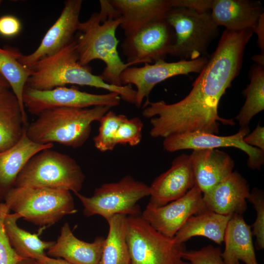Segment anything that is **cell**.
Listing matches in <instances>:
<instances>
[{"label":"cell","instance_id":"obj_1","mask_svg":"<svg viewBox=\"0 0 264 264\" xmlns=\"http://www.w3.org/2000/svg\"><path fill=\"white\" fill-rule=\"evenodd\" d=\"M254 32L225 29L216 50L182 100L173 104L146 100L142 114L150 118V135L201 132L218 134L220 124H235L233 119L220 116V100L241 71L245 47Z\"/></svg>","mask_w":264,"mask_h":264},{"label":"cell","instance_id":"obj_2","mask_svg":"<svg viewBox=\"0 0 264 264\" xmlns=\"http://www.w3.org/2000/svg\"><path fill=\"white\" fill-rule=\"evenodd\" d=\"M100 11L80 22L75 37L79 63L88 66L94 60L102 61L106 66L100 77L110 85L123 86L120 75L131 65L121 59L117 51V28L122 18L109 0H99Z\"/></svg>","mask_w":264,"mask_h":264},{"label":"cell","instance_id":"obj_3","mask_svg":"<svg viewBox=\"0 0 264 264\" xmlns=\"http://www.w3.org/2000/svg\"><path fill=\"white\" fill-rule=\"evenodd\" d=\"M32 74L26 86L38 90H49L67 84L87 86L118 93L121 99L134 104L136 90L132 85L117 87L104 82L91 69L79 63L76 41L58 52L37 62L31 68Z\"/></svg>","mask_w":264,"mask_h":264},{"label":"cell","instance_id":"obj_4","mask_svg":"<svg viewBox=\"0 0 264 264\" xmlns=\"http://www.w3.org/2000/svg\"><path fill=\"white\" fill-rule=\"evenodd\" d=\"M111 108L97 106L87 108H59L43 111L27 125L26 132L33 141L57 142L73 148L82 146L89 138L91 124L99 121Z\"/></svg>","mask_w":264,"mask_h":264},{"label":"cell","instance_id":"obj_5","mask_svg":"<svg viewBox=\"0 0 264 264\" xmlns=\"http://www.w3.org/2000/svg\"><path fill=\"white\" fill-rule=\"evenodd\" d=\"M3 198L10 210L44 228L77 211L70 192L66 190L13 187Z\"/></svg>","mask_w":264,"mask_h":264},{"label":"cell","instance_id":"obj_6","mask_svg":"<svg viewBox=\"0 0 264 264\" xmlns=\"http://www.w3.org/2000/svg\"><path fill=\"white\" fill-rule=\"evenodd\" d=\"M85 176L67 154L51 149L32 156L18 175L14 187H38L79 192Z\"/></svg>","mask_w":264,"mask_h":264},{"label":"cell","instance_id":"obj_7","mask_svg":"<svg viewBox=\"0 0 264 264\" xmlns=\"http://www.w3.org/2000/svg\"><path fill=\"white\" fill-rule=\"evenodd\" d=\"M165 19L174 30L175 41L170 55L180 60L206 57L211 43L217 37L219 26L210 10L199 12L185 8H173Z\"/></svg>","mask_w":264,"mask_h":264},{"label":"cell","instance_id":"obj_8","mask_svg":"<svg viewBox=\"0 0 264 264\" xmlns=\"http://www.w3.org/2000/svg\"><path fill=\"white\" fill-rule=\"evenodd\" d=\"M126 239L130 264H190L182 258L184 243L162 235L141 216H127Z\"/></svg>","mask_w":264,"mask_h":264},{"label":"cell","instance_id":"obj_9","mask_svg":"<svg viewBox=\"0 0 264 264\" xmlns=\"http://www.w3.org/2000/svg\"><path fill=\"white\" fill-rule=\"evenodd\" d=\"M74 194L84 206L85 216L100 215L108 220L116 214L141 216L140 208L137 203L150 195V187L127 175L117 182L102 184L94 190L90 197L79 192Z\"/></svg>","mask_w":264,"mask_h":264},{"label":"cell","instance_id":"obj_10","mask_svg":"<svg viewBox=\"0 0 264 264\" xmlns=\"http://www.w3.org/2000/svg\"><path fill=\"white\" fill-rule=\"evenodd\" d=\"M120 95L114 92L96 94L66 87L49 90H38L25 86L23 93L24 107L38 116L44 111L59 108H87L97 106L111 108L118 106Z\"/></svg>","mask_w":264,"mask_h":264},{"label":"cell","instance_id":"obj_11","mask_svg":"<svg viewBox=\"0 0 264 264\" xmlns=\"http://www.w3.org/2000/svg\"><path fill=\"white\" fill-rule=\"evenodd\" d=\"M175 41L173 29L165 18L153 22L123 40L121 47L131 66L164 60Z\"/></svg>","mask_w":264,"mask_h":264},{"label":"cell","instance_id":"obj_12","mask_svg":"<svg viewBox=\"0 0 264 264\" xmlns=\"http://www.w3.org/2000/svg\"><path fill=\"white\" fill-rule=\"evenodd\" d=\"M208 61L207 57H201L191 60H180L168 63L158 61L153 64H145L141 67H129L120 75L123 86L133 85L136 88L135 105L140 108L145 98L149 95L158 83L179 75L199 73Z\"/></svg>","mask_w":264,"mask_h":264},{"label":"cell","instance_id":"obj_13","mask_svg":"<svg viewBox=\"0 0 264 264\" xmlns=\"http://www.w3.org/2000/svg\"><path fill=\"white\" fill-rule=\"evenodd\" d=\"M249 132L248 127L241 128L238 132L228 136H220L201 132L176 133L164 138L163 147L168 152L191 149H217L233 147L242 150L248 155L247 165L259 169L264 163V151L246 144L243 138Z\"/></svg>","mask_w":264,"mask_h":264},{"label":"cell","instance_id":"obj_14","mask_svg":"<svg viewBox=\"0 0 264 264\" xmlns=\"http://www.w3.org/2000/svg\"><path fill=\"white\" fill-rule=\"evenodd\" d=\"M205 210L202 193L195 185L183 196L165 205H147L141 217L156 231L172 238L189 217Z\"/></svg>","mask_w":264,"mask_h":264},{"label":"cell","instance_id":"obj_15","mask_svg":"<svg viewBox=\"0 0 264 264\" xmlns=\"http://www.w3.org/2000/svg\"><path fill=\"white\" fill-rule=\"evenodd\" d=\"M83 1L67 0L57 20L49 28L36 49L28 55L22 54L20 62L31 68L40 59L60 51L75 40L80 22Z\"/></svg>","mask_w":264,"mask_h":264},{"label":"cell","instance_id":"obj_16","mask_svg":"<svg viewBox=\"0 0 264 264\" xmlns=\"http://www.w3.org/2000/svg\"><path fill=\"white\" fill-rule=\"evenodd\" d=\"M195 185L190 155L182 154L172 161L170 168L160 174L150 187L153 207H161L185 195Z\"/></svg>","mask_w":264,"mask_h":264},{"label":"cell","instance_id":"obj_17","mask_svg":"<svg viewBox=\"0 0 264 264\" xmlns=\"http://www.w3.org/2000/svg\"><path fill=\"white\" fill-rule=\"evenodd\" d=\"M246 180L237 172L207 192L202 194L205 209L222 215H242L250 195Z\"/></svg>","mask_w":264,"mask_h":264},{"label":"cell","instance_id":"obj_18","mask_svg":"<svg viewBox=\"0 0 264 264\" xmlns=\"http://www.w3.org/2000/svg\"><path fill=\"white\" fill-rule=\"evenodd\" d=\"M190 155L195 185L202 194L212 189L233 172V159L218 149L193 150Z\"/></svg>","mask_w":264,"mask_h":264},{"label":"cell","instance_id":"obj_19","mask_svg":"<svg viewBox=\"0 0 264 264\" xmlns=\"http://www.w3.org/2000/svg\"><path fill=\"white\" fill-rule=\"evenodd\" d=\"M120 13V26L125 37L147 24L166 17L172 8L171 0H109Z\"/></svg>","mask_w":264,"mask_h":264},{"label":"cell","instance_id":"obj_20","mask_svg":"<svg viewBox=\"0 0 264 264\" xmlns=\"http://www.w3.org/2000/svg\"><path fill=\"white\" fill-rule=\"evenodd\" d=\"M105 239L99 236L92 242L81 241L74 236L66 222L47 254L53 258H62L73 264H100Z\"/></svg>","mask_w":264,"mask_h":264},{"label":"cell","instance_id":"obj_21","mask_svg":"<svg viewBox=\"0 0 264 264\" xmlns=\"http://www.w3.org/2000/svg\"><path fill=\"white\" fill-rule=\"evenodd\" d=\"M211 15L215 23L226 29L254 30L264 13L259 1L249 0H213Z\"/></svg>","mask_w":264,"mask_h":264},{"label":"cell","instance_id":"obj_22","mask_svg":"<svg viewBox=\"0 0 264 264\" xmlns=\"http://www.w3.org/2000/svg\"><path fill=\"white\" fill-rule=\"evenodd\" d=\"M26 128L15 145L0 151V196L2 197L14 187L18 175L32 156L53 147L52 143L41 144L31 140L26 134Z\"/></svg>","mask_w":264,"mask_h":264},{"label":"cell","instance_id":"obj_23","mask_svg":"<svg viewBox=\"0 0 264 264\" xmlns=\"http://www.w3.org/2000/svg\"><path fill=\"white\" fill-rule=\"evenodd\" d=\"M251 226L245 221L242 215H232L225 229V249L222 258L225 264H258L252 241Z\"/></svg>","mask_w":264,"mask_h":264},{"label":"cell","instance_id":"obj_24","mask_svg":"<svg viewBox=\"0 0 264 264\" xmlns=\"http://www.w3.org/2000/svg\"><path fill=\"white\" fill-rule=\"evenodd\" d=\"M231 216L204 210L189 217L173 239L178 243H184L193 237L203 236L220 244Z\"/></svg>","mask_w":264,"mask_h":264},{"label":"cell","instance_id":"obj_25","mask_svg":"<svg viewBox=\"0 0 264 264\" xmlns=\"http://www.w3.org/2000/svg\"><path fill=\"white\" fill-rule=\"evenodd\" d=\"M18 101L10 89L0 94V151L15 145L27 126Z\"/></svg>","mask_w":264,"mask_h":264},{"label":"cell","instance_id":"obj_26","mask_svg":"<svg viewBox=\"0 0 264 264\" xmlns=\"http://www.w3.org/2000/svg\"><path fill=\"white\" fill-rule=\"evenodd\" d=\"M17 213H8L5 216L4 227L9 242L16 253L22 259L38 261L46 256L45 251L55 241L41 240L38 234H31L21 228L17 223L21 219Z\"/></svg>","mask_w":264,"mask_h":264},{"label":"cell","instance_id":"obj_27","mask_svg":"<svg viewBox=\"0 0 264 264\" xmlns=\"http://www.w3.org/2000/svg\"><path fill=\"white\" fill-rule=\"evenodd\" d=\"M22 53L10 46L0 47V73L9 83L20 104L23 117L27 123V117L23 103V93L32 69L20 61Z\"/></svg>","mask_w":264,"mask_h":264},{"label":"cell","instance_id":"obj_28","mask_svg":"<svg viewBox=\"0 0 264 264\" xmlns=\"http://www.w3.org/2000/svg\"><path fill=\"white\" fill-rule=\"evenodd\" d=\"M107 221L109 226L100 264H130L127 242V216L116 214Z\"/></svg>","mask_w":264,"mask_h":264},{"label":"cell","instance_id":"obj_29","mask_svg":"<svg viewBox=\"0 0 264 264\" xmlns=\"http://www.w3.org/2000/svg\"><path fill=\"white\" fill-rule=\"evenodd\" d=\"M245 100L236 119L241 128L248 127L252 118L264 109V67L256 65L250 75V83L242 91Z\"/></svg>","mask_w":264,"mask_h":264},{"label":"cell","instance_id":"obj_30","mask_svg":"<svg viewBox=\"0 0 264 264\" xmlns=\"http://www.w3.org/2000/svg\"><path fill=\"white\" fill-rule=\"evenodd\" d=\"M126 116L109 110L99 121L98 133L93 138L95 147L101 152L112 151L117 145L116 134L120 124Z\"/></svg>","mask_w":264,"mask_h":264},{"label":"cell","instance_id":"obj_31","mask_svg":"<svg viewBox=\"0 0 264 264\" xmlns=\"http://www.w3.org/2000/svg\"><path fill=\"white\" fill-rule=\"evenodd\" d=\"M143 123L138 117L128 118L126 116L118 128L116 144L134 146L139 144L142 138Z\"/></svg>","mask_w":264,"mask_h":264},{"label":"cell","instance_id":"obj_32","mask_svg":"<svg viewBox=\"0 0 264 264\" xmlns=\"http://www.w3.org/2000/svg\"><path fill=\"white\" fill-rule=\"evenodd\" d=\"M256 211V219L253 224L252 235L256 237V247L258 250L264 248V192L257 188L250 193L247 198Z\"/></svg>","mask_w":264,"mask_h":264},{"label":"cell","instance_id":"obj_33","mask_svg":"<svg viewBox=\"0 0 264 264\" xmlns=\"http://www.w3.org/2000/svg\"><path fill=\"white\" fill-rule=\"evenodd\" d=\"M10 210L5 202H0V264H17L22 259L11 245L4 227L6 215Z\"/></svg>","mask_w":264,"mask_h":264},{"label":"cell","instance_id":"obj_34","mask_svg":"<svg viewBox=\"0 0 264 264\" xmlns=\"http://www.w3.org/2000/svg\"><path fill=\"white\" fill-rule=\"evenodd\" d=\"M220 247L208 245L197 250H186L182 258L191 264H225Z\"/></svg>","mask_w":264,"mask_h":264},{"label":"cell","instance_id":"obj_35","mask_svg":"<svg viewBox=\"0 0 264 264\" xmlns=\"http://www.w3.org/2000/svg\"><path fill=\"white\" fill-rule=\"evenodd\" d=\"M22 29V24L18 18L11 15L0 17V35L5 37L17 35Z\"/></svg>","mask_w":264,"mask_h":264},{"label":"cell","instance_id":"obj_36","mask_svg":"<svg viewBox=\"0 0 264 264\" xmlns=\"http://www.w3.org/2000/svg\"><path fill=\"white\" fill-rule=\"evenodd\" d=\"M213 0H171L172 8H185L199 12L210 11Z\"/></svg>","mask_w":264,"mask_h":264},{"label":"cell","instance_id":"obj_37","mask_svg":"<svg viewBox=\"0 0 264 264\" xmlns=\"http://www.w3.org/2000/svg\"><path fill=\"white\" fill-rule=\"evenodd\" d=\"M248 145L264 151V127L258 124L255 129L243 138Z\"/></svg>","mask_w":264,"mask_h":264},{"label":"cell","instance_id":"obj_38","mask_svg":"<svg viewBox=\"0 0 264 264\" xmlns=\"http://www.w3.org/2000/svg\"><path fill=\"white\" fill-rule=\"evenodd\" d=\"M258 38V45L261 49L260 54L264 55V13L259 17L257 25L254 30Z\"/></svg>","mask_w":264,"mask_h":264},{"label":"cell","instance_id":"obj_39","mask_svg":"<svg viewBox=\"0 0 264 264\" xmlns=\"http://www.w3.org/2000/svg\"><path fill=\"white\" fill-rule=\"evenodd\" d=\"M37 262L38 264H73L64 259L50 258L47 256Z\"/></svg>","mask_w":264,"mask_h":264},{"label":"cell","instance_id":"obj_40","mask_svg":"<svg viewBox=\"0 0 264 264\" xmlns=\"http://www.w3.org/2000/svg\"><path fill=\"white\" fill-rule=\"evenodd\" d=\"M10 88L8 82L0 73V94Z\"/></svg>","mask_w":264,"mask_h":264},{"label":"cell","instance_id":"obj_41","mask_svg":"<svg viewBox=\"0 0 264 264\" xmlns=\"http://www.w3.org/2000/svg\"><path fill=\"white\" fill-rule=\"evenodd\" d=\"M253 60L256 62L257 65L264 66V55L259 54L253 57Z\"/></svg>","mask_w":264,"mask_h":264},{"label":"cell","instance_id":"obj_42","mask_svg":"<svg viewBox=\"0 0 264 264\" xmlns=\"http://www.w3.org/2000/svg\"><path fill=\"white\" fill-rule=\"evenodd\" d=\"M17 264H38L37 261L31 259H23L19 261Z\"/></svg>","mask_w":264,"mask_h":264},{"label":"cell","instance_id":"obj_43","mask_svg":"<svg viewBox=\"0 0 264 264\" xmlns=\"http://www.w3.org/2000/svg\"><path fill=\"white\" fill-rule=\"evenodd\" d=\"M2 198V197L0 196V202H1Z\"/></svg>","mask_w":264,"mask_h":264},{"label":"cell","instance_id":"obj_44","mask_svg":"<svg viewBox=\"0 0 264 264\" xmlns=\"http://www.w3.org/2000/svg\"><path fill=\"white\" fill-rule=\"evenodd\" d=\"M1 2H2V1L0 0V5L1 3Z\"/></svg>","mask_w":264,"mask_h":264},{"label":"cell","instance_id":"obj_45","mask_svg":"<svg viewBox=\"0 0 264 264\" xmlns=\"http://www.w3.org/2000/svg\"><path fill=\"white\" fill-rule=\"evenodd\" d=\"M237 264H240V263H237Z\"/></svg>","mask_w":264,"mask_h":264}]
</instances>
